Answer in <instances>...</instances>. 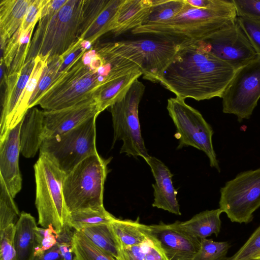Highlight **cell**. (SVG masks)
Instances as JSON below:
<instances>
[{
  "label": "cell",
  "mask_w": 260,
  "mask_h": 260,
  "mask_svg": "<svg viewBox=\"0 0 260 260\" xmlns=\"http://www.w3.org/2000/svg\"><path fill=\"white\" fill-rule=\"evenodd\" d=\"M115 218L104 207L76 210L70 212L69 226L79 231L94 225L110 223Z\"/></svg>",
  "instance_id": "obj_30"
},
{
  "label": "cell",
  "mask_w": 260,
  "mask_h": 260,
  "mask_svg": "<svg viewBox=\"0 0 260 260\" xmlns=\"http://www.w3.org/2000/svg\"><path fill=\"white\" fill-rule=\"evenodd\" d=\"M237 17L232 0H218L207 8L194 7L186 2L174 18L162 23L142 25L131 32L134 35L163 36L198 42L234 23Z\"/></svg>",
  "instance_id": "obj_2"
},
{
  "label": "cell",
  "mask_w": 260,
  "mask_h": 260,
  "mask_svg": "<svg viewBox=\"0 0 260 260\" xmlns=\"http://www.w3.org/2000/svg\"><path fill=\"white\" fill-rule=\"evenodd\" d=\"M252 260H260V259H252Z\"/></svg>",
  "instance_id": "obj_48"
},
{
  "label": "cell",
  "mask_w": 260,
  "mask_h": 260,
  "mask_svg": "<svg viewBox=\"0 0 260 260\" xmlns=\"http://www.w3.org/2000/svg\"><path fill=\"white\" fill-rule=\"evenodd\" d=\"M110 224L120 248L140 245L148 238L141 228L139 218L136 220L115 218Z\"/></svg>",
  "instance_id": "obj_28"
},
{
  "label": "cell",
  "mask_w": 260,
  "mask_h": 260,
  "mask_svg": "<svg viewBox=\"0 0 260 260\" xmlns=\"http://www.w3.org/2000/svg\"><path fill=\"white\" fill-rule=\"evenodd\" d=\"M237 21L257 55H260V19L238 17Z\"/></svg>",
  "instance_id": "obj_38"
},
{
  "label": "cell",
  "mask_w": 260,
  "mask_h": 260,
  "mask_svg": "<svg viewBox=\"0 0 260 260\" xmlns=\"http://www.w3.org/2000/svg\"><path fill=\"white\" fill-rule=\"evenodd\" d=\"M111 159L98 153L87 157L66 174L63 192L70 212L104 207V187Z\"/></svg>",
  "instance_id": "obj_6"
},
{
  "label": "cell",
  "mask_w": 260,
  "mask_h": 260,
  "mask_svg": "<svg viewBox=\"0 0 260 260\" xmlns=\"http://www.w3.org/2000/svg\"><path fill=\"white\" fill-rule=\"evenodd\" d=\"M47 1L33 0L20 27L18 29L21 34H26L34 29L37 22L40 19L42 10Z\"/></svg>",
  "instance_id": "obj_40"
},
{
  "label": "cell",
  "mask_w": 260,
  "mask_h": 260,
  "mask_svg": "<svg viewBox=\"0 0 260 260\" xmlns=\"http://www.w3.org/2000/svg\"><path fill=\"white\" fill-rule=\"evenodd\" d=\"M238 17L260 19V0H232Z\"/></svg>",
  "instance_id": "obj_41"
},
{
  "label": "cell",
  "mask_w": 260,
  "mask_h": 260,
  "mask_svg": "<svg viewBox=\"0 0 260 260\" xmlns=\"http://www.w3.org/2000/svg\"><path fill=\"white\" fill-rule=\"evenodd\" d=\"M122 0H84L78 39L91 45L110 31Z\"/></svg>",
  "instance_id": "obj_15"
},
{
  "label": "cell",
  "mask_w": 260,
  "mask_h": 260,
  "mask_svg": "<svg viewBox=\"0 0 260 260\" xmlns=\"http://www.w3.org/2000/svg\"><path fill=\"white\" fill-rule=\"evenodd\" d=\"M186 4V0H153L150 14L142 25L162 23L172 19L181 12Z\"/></svg>",
  "instance_id": "obj_32"
},
{
  "label": "cell",
  "mask_w": 260,
  "mask_h": 260,
  "mask_svg": "<svg viewBox=\"0 0 260 260\" xmlns=\"http://www.w3.org/2000/svg\"><path fill=\"white\" fill-rule=\"evenodd\" d=\"M44 140L43 111L30 108L25 114L20 128V152L25 157H34Z\"/></svg>",
  "instance_id": "obj_23"
},
{
  "label": "cell",
  "mask_w": 260,
  "mask_h": 260,
  "mask_svg": "<svg viewBox=\"0 0 260 260\" xmlns=\"http://www.w3.org/2000/svg\"><path fill=\"white\" fill-rule=\"evenodd\" d=\"M153 0H122L110 27L115 36L142 25L148 17Z\"/></svg>",
  "instance_id": "obj_21"
},
{
  "label": "cell",
  "mask_w": 260,
  "mask_h": 260,
  "mask_svg": "<svg viewBox=\"0 0 260 260\" xmlns=\"http://www.w3.org/2000/svg\"><path fill=\"white\" fill-rule=\"evenodd\" d=\"M35 218L22 212L15 224L14 243L16 260H34L37 245Z\"/></svg>",
  "instance_id": "obj_24"
},
{
  "label": "cell",
  "mask_w": 260,
  "mask_h": 260,
  "mask_svg": "<svg viewBox=\"0 0 260 260\" xmlns=\"http://www.w3.org/2000/svg\"><path fill=\"white\" fill-rule=\"evenodd\" d=\"M22 120L10 129L4 138L0 140V178L4 182L13 198L21 189L19 156L20 153L19 133Z\"/></svg>",
  "instance_id": "obj_17"
},
{
  "label": "cell",
  "mask_w": 260,
  "mask_h": 260,
  "mask_svg": "<svg viewBox=\"0 0 260 260\" xmlns=\"http://www.w3.org/2000/svg\"><path fill=\"white\" fill-rule=\"evenodd\" d=\"M118 260L170 259L158 243L148 236V238L140 245L120 247L119 257Z\"/></svg>",
  "instance_id": "obj_29"
},
{
  "label": "cell",
  "mask_w": 260,
  "mask_h": 260,
  "mask_svg": "<svg viewBox=\"0 0 260 260\" xmlns=\"http://www.w3.org/2000/svg\"><path fill=\"white\" fill-rule=\"evenodd\" d=\"M260 254V226L251 235L239 250L223 260H252Z\"/></svg>",
  "instance_id": "obj_36"
},
{
  "label": "cell",
  "mask_w": 260,
  "mask_h": 260,
  "mask_svg": "<svg viewBox=\"0 0 260 260\" xmlns=\"http://www.w3.org/2000/svg\"><path fill=\"white\" fill-rule=\"evenodd\" d=\"M150 36L96 44L93 48L104 60H127L139 67L144 79L159 82L174 56L189 39Z\"/></svg>",
  "instance_id": "obj_3"
},
{
  "label": "cell",
  "mask_w": 260,
  "mask_h": 260,
  "mask_svg": "<svg viewBox=\"0 0 260 260\" xmlns=\"http://www.w3.org/2000/svg\"><path fill=\"white\" fill-rule=\"evenodd\" d=\"M256 259H260V254L257 257Z\"/></svg>",
  "instance_id": "obj_47"
},
{
  "label": "cell",
  "mask_w": 260,
  "mask_h": 260,
  "mask_svg": "<svg viewBox=\"0 0 260 260\" xmlns=\"http://www.w3.org/2000/svg\"><path fill=\"white\" fill-rule=\"evenodd\" d=\"M35 62V59L25 61L19 71L7 75L2 103L0 140L8 131L9 121L31 75Z\"/></svg>",
  "instance_id": "obj_20"
},
{
  "label": "cell",
  "mask_w": 260,
  "mask_h": 260,
  "mask_svg": "<svg viewBox=\"0 0 260 260\" xmlns=\"http://www.w3.org/2000/svg\"><path fill=\"white\" fill-rule=\"evenodd\" d=\"M222 99L223 113L239 122L250 117L260 99V55L236 70Z\"/></svg>",
  "instance_id": "obj_12"
},
{
  "label": "cell",
  "mask_w": 260,
  "mask_h": 260,
  "mask_svg": "<svg viewBox=\"0 0 260 260\" xmlns=\"http://www.w3.org/2000/svg\"><path fill=\"white\" fill-rule=\"evenodd\" d=\"M84 2L67 0L55 14L40 18L25 61L61 56L73 46L78 39Z\"/></svg>",
  "instance_id": "obj_4"
},
{
  "label": "cell",
  "mask_w": 260,
  "mask_h": 260,
  "mask_svg": "<svg viewBox=\"0 0 260 260\" xmlns=\"http://www.w3.org/2000/svg\"><path fill=\"white\" fill-rule=\"evenodd\" d=\"M33 30H30L26 34L23 35L21 43L7 75L19 71L25 63Z\"/></svg>",
  "instance_id": "obj_42"
},
{
  "label": "cell",
  "mask_w": 260,
  "mask_h": 260,
  "mask_svg": "<svg viewBox=\"0 0 260 260\" xmlns=\"http://www.w3.org/2000/svg\"><path fill=\"white\" fill-rule=\"evenodd\" d=\"M13 198L0 178V231L9 225L15 224L20 217Z\"/></svg>",
  "instance_id": "obj_34"
},
{
  "label": "cell",
  "mask_w": 260,
  "mask_h": 260,
  "mask_svg": "<svg viewBox=\"0 0 260 260\" xmlns=\"http://www.w3.org/2000/svg\"><path fill=\"white\" fill-rule=\"evenodd\" d=\"M61 65L60 56L48 58L37 87L29 104V109L37 105L45 92L59 77Z\"/></svg>",
  "instance_id": "obj_33"
},
{
  "label": "cell",
  "mask_w": 260,
  "mask_h": 260,
  "mask_svg": "<svg viewBox=\"0 0 260 260\" xmlns=\"http://www.w3.org/2000/svg\"><path fill=\"white\" fill-rule=\"evenodd\" d=\"M167 108L176 128L177 148L190 146L203 151L209 158L210 166L220 172L212 144L213 131L202 115L178 97L168 99Z\"/></svg>",
  "instance_id": "obj_10"
},
{
  "label": "cell",
  "mask_w": 260,
  "mask_h": 260,
  "mask_svg": "<svg viewBox=\"0 0 260 260\" xmlns=\"http://www.w3.org/2000/svg\"><path fill=\"white\" fill-rule=\"evenodd\" d=\"M72 242L75 260H117L79 231L75 230Z\"/></svg>",
  "instance_id": "obj_31"
},
{
  "label": "cell",
  "mask_w": 260,
  "mask_h": 260,
  "mask_svg": "<svg viewBox=\"0 0 260 260\" xmlns=\"http://www.w3.org/2000/svg\"><path fill=\"white\" fill-rule=\"evenodd\" d=\"M110 223L86 228L79 232L95 246L118 260L120 246Z\"/></svg>",
  "instance_id": "obj_27"
},
{
  "label": "cell",
  "mask_w": 260,
  "mask_h": 260,
  "mask_svg": "<svg viewBox=\"0 0 260 260\" xmlns=\"http://www.w3.org/2000/svg\"><path fill=\"white\" fill-rule=\"evenodd\" d=\"M236 70L198 42L189 40L168 65L159 82L182 99L222 98Z\"/></svg>",
  "instance_id": "obj_1"
},
{
  "label": "cell",
  "mask_w": 260,
  "mask_h": 260,
  "mask_svg": "<svg viewBox=\"0 0 260 260\" xmlns=\"http://www.w3.org/2000/svg\"><path fill=\"white\" fill-rule=\"evenodd\" d=\"M88 119L74 128L60 135L46 138L40 154L49 157L66 174L87 157L98 154L95 120Z\"/></svg>",
  "instance_id": "obj_8"
},
{
  "label": "cell",
  "mask_w": 260,
  "mask_h": 260,
  "mask_svg": "<svg viewBox=\"0 0 260 260\" xmlns=\"http://www.w3.org/2000/svg\"><path fill=\"white\" fill-rule=\"evenodd\" d=\"M231 246L228 242L201 240L200 247L192 260H223Z\"/></svg>",
  "instance_id": "obj_35"
},
{
  "label": "cell",
  "mask_w": 260,
  "mask_h": 260,
  "mask_svg": "<svg viewBox=\"0 0 260 260\" xmlns=\"http://www.w3.org/2000/svg\"><path fill=\"white\" fill-rule=\"evenodd\" d=\"M34 260H63V258L56 244L40 255L35 256Z\"/></svg>",
  "instance_id": "obj_44"
},
{
  "label": "cell",
  "mask_w": 260,
  "mask_h": 260,
  "mask_svg": "<svg viewBox=\"0 0 260 260\" xmlns=\"http://www.w3.org/2000/svg\"><path fill=\"white\" fill-rule=\"evenodd\" d=\"M151 168L155 182L152 206L180 215V206L177 199V191L174 188L172 178L173 175L160 160L149 155L144 158Z\"/></svg>",
  "instance_id": "obj_19"
},
{
  "label": "cell",
  "mask_w": 260,
  "mask_h": 260,
  "mask_svg": "<svg viewBox=\"0 0 260 260\" xmlns=\"http://www.w3.org/2000/svg\"><path fill=\"white\" fill-rule=\"evenodd\" d=\"M34 168L38 223L44 228L52 225L59 234L70 227V212L63 192L66 174L44 154H40Z\"/></svg>",
  "instance_id": "obj_5"
},
{
  "label": "cell",
  "mask_w": 260,
  "mask_h": 260,
  "mask_svg": "<svg viewBox=\"0 0 260 260\" xmlns=\"http://www.w3.org/2000/svg\"><path fill=\"white\" fill-rule=\"evenodd\" d=\"M197 42L236 70L257 56L237 21Z\"/></svg>",
  "instance_id": "obj_13"
},
{
  "label": "cell",
  "mask_w": 260,
  "mask_h": 260,
  "mask_svg": "<svg viewBox=\"0 0 260 260\" xmlns=\"http://www.w3.org/2000/svg\"><path fill=\"white\" fill-rule=\"evenodd\" d=\"M37 245L35 257L40 255L57 244L58 233L52 225L47 228L36 227L35 229Z\"/></svg>",
  "instance_id": "obj_37"
},
{
  "label": "cell",
  "mask_w": 260,
  "mask_h": 260,
  "mask_svg": "<svg viewBox=\"0 0 260 260\" xmlns=\"http://www.w3.org/2000/svg\"><path fill=\"white\" fill-rule=\"evenodd\" d=\"M145 88L143 83L136 80L122 98L109 107L114 129L113 144L121 140V153L143 158L149 154L141 135L138 109Z\"/></svg>",
  "instance_id": "obj_9"
},
{
  "label": "cell",
  "mask_w": 260,
  "mask_h": 260,
  "mask_svg": "<svg viewBox=\"0 0 260 260\" xmlns=\"http://www.w3.org/2000/svg\"><path fill=\"white\" fill-rule=\"evenodd\" d=\"M220 208L206 210L184 222L178 221L179 226L193 236L201 240L215 234L217 236L221 229Z\"/></svg>",
  "instance_id": "obj_25"
},
{
  "label": "cell",
  "mask_w": 260,
  "mask_h": 260,
  "mask_svg": "<svg viewBox=\"0 0 260 260\" xmlns=\"http://www.w3.org/2000/svg\"><path fill=\"white\" fill-rule=\"evenodd\" d=\"M141 228L156 241L170 260H192L201 245V239L182 229L177 221L173 223L145 225Z\"/></svg>",
  "instance_id": "obj_14"
},
{
  "label": "cell",
  "mask_w": 260,
  "mask_h": 260,
  "mask_svg": "<svg viewBox=\"0 0 260 260\" xmlns=\"http://www.w3.org/2000/svg\"><path fill=\"white\" fill-rule=\"evenodd\" d=\"M57 244L63 260H75L72 242H58Z\"/></svg>",
  "instance_id": "obj_45"
},
{
  "label": "cell",
  "mask_w": 260,
  "mask_h": 260,
  "mask_svg": "<svg viewBox=\"0 0 260 260\" xmlns=\"http://www.w3.org/2000/svg\"><path fill=\"white\" fill-rule=\"evenodd\" d=\"M83 54L61 73L37 105L46 110H58L94 97L105 79L83 62Z\"/></svg>",
  "instance_id": "obj_7"
},
{
  "label": "cell",
  "mask_w": 260,
  "mask_h": 260,
  "mask_svg": "<svg viewBox=\"0 0 260 260\" xmlns=\"http://www.w3.org/2000/svg\"><path fill=\"white\" fill-rule=\"evenodd\" d=\"M219 208L232 222L248 223L260 207V168L239 174L220 189Z\"/></svg>",
  "instance_id": "obj_11"
},
{
  "label": "cell",
  "mask_w": 260,
  "mask_h": 260,
  "mask_svg": "<svg viewBox=\"0 0 260 260\" xmlns=\"http://www.w3.org/2000/svg\"><path fill=\"white\" fill-rule=\"evenodd\" d=\"M33 0H1V58L9 40L20 27Z\"/></svg>",
  "instance_id": "obj_22"
},
{
  "label": "cell",
  "mask_w": 260,
  "mask_h": 260,
  "mask_svg": "<svg viewBox=\"0 0 260 260\" xmlns=\"http://www.w3.org/2000/svg\"><path fill=\"white\" fill-rule=\"evenodd\" d=\"M141 76L138 67L111 68L94 96L100 113L122 98Z\"/></svg>",
  "instance_id": "obj_18"
},
{
  "label": "cell",
  "mask_w": 260,
  "mask_h": 260,
  "mask_svg": "<svg viewBox=\"0 0 260 260\" xmlns=\"http://www.w3.org/2000/svg\"><path fill=\"white\" fill-rule=\"evenodd\" d=\"M48 59V56H38L35 58L36 62L31 75L9 121L8 131L22 120L25 114L29 109L30 100L46 65Z\"/></svg>",
  "instance_id": "obj_26"
},
{
  "label": "cell",
  "mask_w": 260,
  "mask_h": 260,
  "mask_svg": "<svg viewBox=\"0 0 260 260\" xmlns=\"http://www.w3.org/2000/svg\"><path fill=\"white\" fill-rule=\"evenodd\" d=\"M67 1V0H47L42 10L41 18L54 15L60 9Z\"/></svg>",
  "instance_id": "obj_43"
},
{
  "label": "cell",
  "mask_w": 260,
  "mask_h": 260,
  "mask_svg": "<svg viewBox=\"0 0 260 260\" xmlns=\"http://www.w3.org/2000/svg\"><path fill=\"white\" fill-rule=\"evenodd\" d=\"M218 0H186L191 6L199 8H207L214 5Z\"/></svg>",
  "instance_id": "obj_46"
},
{
  "label": "cell",
  "mask_w": 260,
  "mask_h": 260,
  "mask_svg": "<svg viewBox=\"0 0 260 260\" xmlns=\"http://www.w3.org/2000/svg\"><path fill=\"white\" fill-rule=\"evenodd\" d=\"M15 224L0 231V260H16L14 243Z\"/></svg>",
  "instance_id": "obj_39"
},
{
  "label": "cell",
  "mask_w": 260,
  "mask_h": 260,
  "mask_svg": "<svg viewBox=\"0 0 260 260\" xmlns=\"http://www.w3.org/2000/svg\"><path fill=\"white\" fill-rule=\"evenodd\" d=\"M99 114L94 97L69 107L44 111V139L64 134Z\"/></svg>",
  "instance_id": "obj_16"
}]
</instances>
